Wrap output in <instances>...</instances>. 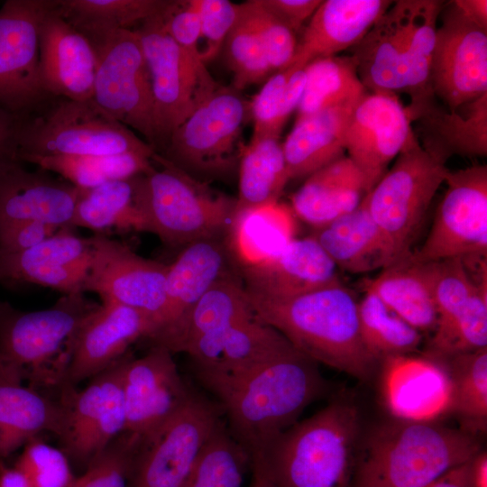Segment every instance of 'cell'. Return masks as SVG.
<instances>
[{"label": "cell", "mask_w": 487, "mask_h": 487, "mask_svg": "<svg viewBox=\"0 0 487 487\" xmlns=\"http://www.w3.org/2000/svg\"><path fill=\"white\" fill-rule=\"evenodd\" d=\"M207 390L216 397L228 431L252 463L262 459L304 409L329 389L317 363L292 345Z\"/></svg>", "instance_id": "6da1fadb"}, {"label": "cell", "mask_w": 487, "mask_h": 487, "mask_svg": "<svg viewBox=\"0 0 487 487\" xmlns=\"http://www.w3.org/2000/svg\"><path fill=\"white\" fill-rule=\"evenodd\" d=\"M379 364L382 401L396 419L431 422L451 413L452 384L441 362L408 354Z\"/></svg>", "instance_id": "44dd1931"}, {"label": "cell", "mask_w": 487, "mask_h": 487, "mask_svg": "<svg viewBox=\"0 0 487 487\" xmlns=\"http://www.w3.org/2000/svg\"><path fill=\"white\" fill-rule=\"evenodd\" d=\"M453 2L468 19L487 29L486 0H455Z\"/></svg>", "instance_id": "91938a15"}, {"label": "cell", "mask_w": 487, "mask_h": 487, "mask_svg": "<svg viewBox=\"0 0 487 487\" xmlns=\"http://www.w3.org/2000/svg\"><path fill=\"white\" fill-rule=\"evenodd\" d=\"M358 301L359 329L368 353L380 363L388 357L418 351L422 333L390 309L373 292Z\"/></svg>", "instance_id": "b9f144b4"}, {"label": "cell", "mask_w": 487, "mask_h": 487, "mask_svg": "<svg viewBox=\"0 0 487 487\" xmlns=\"http://www.w3.org/2000/svg\"><path fill=\"white\" fill-rule=\"evenodd\" d=\"M250 469L252 471L250 487H277L262 461L252 462Z\"/></svg>", "instance_id": "6125c7cd"}, {"label": "cell", "mask_w": 487, "mask_h": 487, "mask_svg": "<svg viewBox=\"0 0 487 487\" xmlns=\"http://www.w3.org/2000/svg\"><path fill=\"white\" fill-rule=\"evenodd\" d=\"M250 104L234 87L220 86L171 134L160 154L205 181L232 174L244 149Z\"/></svg>", "instance_id": "30bf717a"}, {"label": "cell", "mask_w": 487, "mask_h": 487, "mask_svg": "<svg viewBox=\"0 0 487 487\" xmlns=\"http://www.w3.org/2000/svg\"><path fill=\"white\" fill-rule=\"evenodd\" d=\"M487 347V276L482 278L471 298L447 323L432 333L426 352L434 359Z\"/></svg>", "instance_id": "bcb514c9"}, {"label": "cell", "mask_w": 487, "mask_h": 487, "mask_svg": "<svg viewBox=\"0 0 487 487\" xmlns=\"http://www.w3.org/2000/svg\"><path fill=\"white\" fill-rule=\"evenodd\" d=\"M17 117L0 107V167L19 161L16 144Z\"/></svg>", "instance_id": "6f0895ef"}, {"label": "cell", "mask_w": 487, "mask_h": 487, "mask_svg": "<svg viewBox=\"0 0 487 487\" xmlns=\"http://www.w3.org/2000/svg\"><path fill=\"white\" fill-rule=\"evenodd\" d=\"M125 355L92 377L84 389L77 391L67 384L60 393L64 418L57 437L60 448L79 473L125 430L122 386Z\"/></svg>", "instance_id": "5bb4252c"}, {"label": "cell", "mask_w": 487, "mask_h": 487, "mask_svg": "<svg viewBox=\"0 0 487 487\" xmlns=\"http://www.w3.org/2000/svg\"><path fill=\"white\" fill-rule=\"evenodd\" d=\"M305 67L289 66L270 76L250 103L253 121L251 140L280 138V133L303 95Z\"/></svg>", "instance_id": "ee69618b"}, {"label": "cell", "mask_w": 487, "mask_h": 487, "mask_svg": "<svg viewBox=\"0 0 487 487\" xmlns=\"http://www.w3.org/2000/svg\"><path fill=\"white\" fill-rule=\"evenodd\" d=\"M91 254V236L77 235L66 226L28 250L0 254V280L16 281L38 269L89 265Z\"/></svg>", "instance_id": "f6af8a7d"}, {"label": "cell", "mask_w": 487, "mask_h": 487, "mask_svg": "<svg viewBox=\"0 0 487 487\" xmlns=\"http://www.w3.org/2000/svg\"><path fill=\"white\" fill-rule=\"evenodd\" d=\"M416 141L407 106L397 94L381 91H368L355 105L345 136L346 156L363 175L369 191Z\"/></svg>", "instance_id": "ffe728a7"}, {"label": "cell", "mask_w": 487, "mask_h": 487, "mask_svg": "<svg viewBox=\"0 0 487 487\" xmlns=\"http://www.w3.org/2000/svg\"><path fill=\"white\" fill-rule=\"evenodd\" d=\"M81 189L49 171L25 170L21 161L0 167V226L38 220L69 226Z\"/></svg>", "instance_id": "484cf974"}, {"label": "cell", "mask_w": 487, "mask_h": 487, "mask_svg": "<svg viewBox=\"0 0 487 487\" xmlns=\"http://www.w3.org/2000/svg\"><path fill=\"white\" fill-rule=\"evenodd\" d=\"M152 155L130 152L106 156H25L20 161L56 173L79 189H88L145 173L153 166Z\"/></svg>", "instance_id": "f35d334b"}, {"label": "cell", "mask_w": 487, "mask_h": 487, "mask_svg": "<svg viewBox=\"0 0 487 487\" xmlns=\"http://www.w3.org/2000/svg\"><path fill=\"white\" fill-rule=\"evenodd\" d=\"M168 0H57L59 13L83 34L134 30Z\"/></svg>", "instance_id": "7bdbcfd3"}, {"label": "cell", "mask_w": 487, "mask_h": 487, "mask_svg": "<svg viewBox=\"0 0 487 487\" xmlns=\"http://www.w3.org/2000/svg\"><path fill=\"white\" fill-rule=\"evenodd\" d=\"M205 42L200 51L204 64L214 60L222 51L225 41L237 21L240 4L228 0H196Z\"/></svg>", "instance_id": "f5cc1de1"}, {"label": "cell", "mask_w": 487, "mask_h": 487, "mask_svg": "<svg viewBox=\"0 0 487 487\" xmlns=\"http://www.w3.org/2000/svg\"><path fill=\"white\" fill-rule=\"evenodd\" d=\"M161 13L134 29L140 36L151 79L156 153L163 151L172 133L220 87L206 64L186 52L169 35Z\"/></svg>", "instance_id": "8fae6325"}, {"label": "cell", "mask_w": 487, "mask_h": 487, "mask_svg": "<svg viewBox=\"0 0 487 487\" xmlns=\"http://www.w3.org/2000/svg\"><path fill=\"white\" fill-rule=\"evenodd\" d=\"M39 66L47 93L77 101L92 99L96 70L94 48L59 13L57 0L41 25Z\"/></svg>", "instance_id": "cb8c5ba5"}, {"label": "cell", "mask_w": 487, "mask_h": 487, "mask_svg": "<svg viewBox=\"0 0 487 487\" xmlns=\"http://www.w3.org/2000/svg\"><path fill=\"white\" fill-rule=\"evenodd\" d=\"M363 290L373 292L390 309L420 333L432 332L437 322L435 304L417 264L398 262L362 282Z\"/></svg>", "instance_id": "d590c367"}, {"label": "cell", "mask_w": 487, "mask_h": 487, "mask_svg": "<svg viewBox=\"0 0 487 487\" xmlns=\"http://www.w3.org/2000/svg\"><path fill=\"white\" fill-rule=\"evenodd\" d=\"M430 66V87L449 110L487 93V29L445 2Z\"/></svg>", "instance_id": "2e32d148"}, {"label": "cell", "mask_w": 487, "mask_h": 487, "mask_svg": "<svg viewBox=\"0 0 487 487\" xmlns=\"http://www.w3.org/2000/svg\"><path fill=\"white\" fill-rule=\"evenodd\" d=\"M304 69L306 83L297 118L333 106L355 105L368 93L352 55L317 58Z\"/></svg>", "instance_id": "8d00e7d4"}, {"label": "cell", "mask_w": 487, "mask_h": 487, "mask_svg": "<svg viewBox=\"0 0 487 487\" xmlns=\"http://www.w3.org/2000/svg\"><path fill=\"white\" fill-rule=\"evenodd\" d=\"M161 18L173 41L193 58L201 60V26L196 0H168Z\"/></svg>", "instance_id": "db71d44e"}, {"label": "cell", "mask_w": 487, "mask_h": 487, "mask_svg": "<svg viewBox=\"0 0 487 487\" xmlns=\"http://www.w3.org/2000/svg\"><path fill=\"white\" fill-rule=\"evenodd\" d=\"M223 49L227 67L234 75L235 89L241 90L265 82L272 75L263 43L242 3L237 21L228 33Z\"/></svg>", "instance_id": "c3c4849f"}, {"label": "cell", "mask_w": 487, "mask_h": 487, "mask_svg": "<svg viewBox=\"0 0 487 487\" xmlns=\"http://www.w3.org/2000/svg\"><path fill=\"white\" fill-rule=\"evenodd\" d=\"M55 0H7L0 8V107L17 115L43 98L39 66L41 23Z\"/></svg>", "instance_id": "ac0fdd59"}, {"label": "cell", "mask_w": 487, "mask_h": 487, "mask_svg": "<svg viewBox=\"0 0 487 487\" xmlns=\"http://www.w3.org/2000/svg\"><path fill=\"white\" fill-rule=\"evenodd\" d=\"M238 175L236 209L279 201L289 181L280 138L251 140L243 151Z\"/></svg>", "instance_id": "74e56055"}, {"label": "cell", "mask_w": 487, "mask_h": 487, "mask_svg": "<svg viewBox=\"0 0 487 487\" xmlns=\"http://www.w3.org/2000/svg\"><path fill=\"white\" fill-rule=\"evenodd\" d=\"M262 5L294 33L310 19L322 0H259Z\"/></svg>", "instance_id": "9f6ffc18"}, {"label": "cell", "mask_w": 487, "mask_h": 487, "mask_svg": "<svg viewBox=\"0 0 487 487\" xmlns=\"http://www.w3.org/2000/svg\"><path fill=\"white\" fill-rule=\"evenodd\" d=\"M473 460L450 469L423 487H474Z\"/></svg>", "instance_id": "680465c9"}, {"label": "cell", "mask_w": 487, "mask_h": 487, "mask_svg": "<svg viewBox=\"0 0 487 487\" xmlns=\"http://www.w3.org/2000/svg\"><path fill=\"white\" fill-rule=\"evenodd\" d=\"M63 418L60 397L29 386L21 371L0 356V459L42 433L58 436Z\"/></svg>", "instance_id": "4316f807"}, {"label": "cell", "mask_w": 487, "mask_h": 487, "mask_svg": "<svg viewBox=\"0 0 487 487\" xmlns=\"http://www.w3.org/2000/svg\"><path fill=\"white\" fill-rule=\"evenodd\" d=\"M253 316L242 280L228 271L195 305L171 353H185L191 345L221 335L235 323Z\"/></svg>", "instance_id": "836d02e7"}, {"label": "cell", "mask_w": 487, "mask_h": 487, "mask_svg": "<svg viewBox=\"0 0 487 487\" xmlns=\"http://www.w3.org/2000/svg\"><path fill=\"white\" fill-rule=\"evenodd\" d=\"M228 271L227 251L221 237L203 239L185 246L169 264L165 306L150 339L152 344L171 352L195 305Z\"/></svg>", "instance_id": "603a6c76"}, {"label": "cell", "mask_w": 487, "mask_h": 487, "mask_svg": "<svg viewBox=\"0 0 487 487\" xmlns=\"http://www.w3.org/2000/svg\"><path fill=\"white\" fill-rule=\"evenodd\" d=\"M61 228L63 227L38 220L0 226V254L15 253L28 250L56 234Z\"/></svg>", "instance_id": "11a10c76"}, {"label": "cell", "mask_w": 487, "mask_h": 487, "mask_svg": "<svg viewBox=\"0 0 487 487\" xmlns=\"http://www.w3.org/2000/svg\"><path fill=\"white\" fill-rule=\"evenodd\" d=\"M250 466L248 454L223 419L203 446L184 487H242Z\"/></svg>", "instance_id": "7dc6e473"}, {"label": "cell", "mask_w": 487, "mask_h": 487, "mask_svg": "<svg viewBox=\"0 0 487 487\" xmlns=\"http://www.w3.org/2000/svg\"><path fill=\"white\" fill-rule=\"evenodd\" d=\"M152 161L153 166L137 177V201L146 232L184 247L227 232L236 199L216 192L156 152Z\"/></svg>", "instance_id": "ba28073f"}, {"label": "cell", "mask_w": 487, "mask_h": 487, "mask_svg": "<svg viewBox=\"0 0 487 487\" xmlns=\"http://www.w3.org/2000/svg\"><path fill=\"white\" fill-rule=\"evenodd\" d=\"M474 487H487V455L481 451L473 460Z\"/></svg>", "instance_id": "be15d7a7"}, {"label": "cell", "mask_w": 487, "mask_h": 487, "mask_svg": "<svg viewBox=\"0 0 487 487\" xmlns=\"http://www.w3.org/2000/svg\"><path fill=\"white\" fill-rule=\"evenodd\" d=\"M138 176L81 189L69 227L87 228L96 234L111 229L146 232L137 201Z\"/></svg>", "instance_id": "e575fe53"}, {"label": "cell", "mask_w": 487, "mask_h": 487, "mask_svg": "<svg viewBox=\"0 0 487 487\" xmlns=\"http://www.w3.org/2000/svg\"><path fill=\"white\" fill-rule=\"evenodd\" d=\"M476 435L434 421L374 427L354 461L350 487H423L480 452Z\"/></svg>", "instance_id": "277c9868"}, {"label": "cell", "mask_w": 487, "mask_h": 487, "mask_svg": "<svg viewBox=\"0 0 487 487\" xmlns=\"http://www.w3.org/2000/svg\"><path fill=\"white\" fill-rule=\"evenodd\" d=\"M336 266L313 236L293 239L273 259L242 267L248 296L284 300L340 281Z\"/></svg>", "instance_id": "d4e9b609"}, {"label": "cell", "mask_w": 487, "mask_h": 487, "mask_svg": "<svg viewBox=\"0 0 487 487\" xmlns=\"http://www.w3.org/2000/svg\"><path fill=\"white\" fill-rule=\"evenodd\" d=\"M311 236L335 266L347 272L366 273L392 264L388 243L370 215L364 198L355 209L315 229Z\"/></svg>", "instance_id": "4dcf8cb0"}, {"label": "cell", "mask_w": 487, "mask_h": 487, "mask_svg": "<svg viewBox=\"0 0 487 487\" xmlns=\"http://www.w3.org/2000/svg\"><path fill=\"white\" fill-rule=\"evenodd\" d=\"M368 192L363 175L345 155L307 177L291 195L290 207L317 229L355 209Z\"/></svg>", "instance_id": "f546056e"}, {"label": "cell", "mask_w": 487, "mask_h": 487, "mask_svg": "<svg viewBox=\"0 0 487 487\" xmlns=\"http://www.w3.org/2000/svg\"><path fill=\"white\" fill-rule=\"evenodd\" d=\"M141 437L128 432L117 436L70 487H128Z\"/></svg>", "instance_id": "681fc988"}, {"label": "cell", "mask_w": 487, "mask_h": 487, "mask_svg": "<svg viewBox=\"0 0 487 487\" xmlns=\"http://www.w3.org/2000/svg\"><path fill=\"white\" fill-rule=\"evenodd\" d=\"M0 487H32L23 474L5 459H0Z\"/></svg>", "instance_id": "94428289"}, {"label": "cell", "mask_w": 487, "mask_h": 487, "mask_svg": "<svg viewBox=\"0 0 487 487\" xmlns=\"http://www.w3.org/2000/svg\"><path fill=\"white\" fill-rule=\"evenodd\" d=\"M122 386L125 430L142 439L155 433L189 400L194 391L181 377L173 354L153 345L142 357H124Z\"/></svg>", "instance_id": "d6986e66"}, {"label": "cell", "mask_w": 487, "mask_h": 487, "mask_svg": "<svg viewBox=\"0 0 487 487\" xmlns=\"http://www.w3.org/2000/svg\"><path fill=\"white\" fill-rule=\"evenodd\" d=\"M359 429L357 407L338 398L285 430L256 461L277 487H350Z\"/></svg>", "instance_id": "5b68a950"}, {"label": "cell", "mask_w": 487, "mask_h": 487, "mask_svg": "<svg viewBox=\"0 0 487 487\" xmlns=\"http://www.w3.org/2000/svg\"><path fill=\"white\" fill-rule=\"evenodd\" d=\"M17 159L25 156L152 155L153 148L90 99L48 95L17 115Z\"/></svg>", "instance_id": "52a82bcc"}, {"label": "cell", "mask_w": 487, "mask_h": 487, "mask_svg": "<svg viewBox=\"0 0 487 487\" xmlns=\"http://www.w3.org/2000/svg\"><path fill=\"white\" fill-rule=\"evenodd\" d=\"M445 183L446 189L425 242L419 249L399 262L423 263L458 257L486 258V164L450 170Z\"/></svg>", "instance_id": "9a60e30c"}, {"label": "cell", "mask_w": 487, "mask_h": 487, "mask_svg": "<svg viewBox=\"0 0 487 487\" xmlns=\"http://www.w3.org/2000/svg\"><path fill=\"white\" fill-rule=\"evenodd\" d=\"M98 305L84 292L63 294L53 306L35 311L0 301V356L21 371L29 386L60 392L77 333Z\"/></svg>", "instance_id": "8992f818"}, {"label": "cell", "mask_w": 487, "mask_h": 487, "mask_svg": "<svg viewBox=\"0 0 487 487\" xmlns=\"http://www.w3.org/2000/svg\"><path fill=\"white\" fill-rule=\"evenodd\" d=\"M355 105L333 106L296 119L282 142L289 180L306 179L345 155V136Z\"/></svg>", "instance_id": "1f68e13d"}, {"label": "cell", "mask_w": 487, "mask_h": 487, "mask_svg": "<svg viewBox=\"0 0 487 487\" xmlns=\"http://www.w3.org/2000/svg\"><path fill=\"white\" fill-rule=\"evenodd\" d=\"M414 264L429 288L437 314L436 327L458 314L479 280L487 276L486 258L458 257Z\"/></svg>", "instance_id": "ab89813d"}, {"label": "cell", "mask_w": 487, "mask_h": 487, "mask_svg": "<svg viewBox=\"0 0 487 487\" xmlns=\"http://www.w3.org/2000/svg\"><path fill=\"white\" fill-rule=\"evenodd\" d=\"M152 318L124 305L101 302L81 324L72 347L67 382L91 379L123 358L132 344L150 338Z\"/></svg>", "instance_id": "7402d4cb"}, {"label": "cell", "mask_w": 487, "mask_h": 487, "mask_svg": "<svg viewBox=\"0 0 487 487\" xmlns=\"http://www.w3.org/2000/svg\"><path fill=\"white\" fill-rule=\"evenodd\" d=\"M432 358V357H431ZM446 367L452 384L451 413L464 430L485 431L487 419V347L436 359Z\"/></svg>", "instance_id": "60d3db41"}, {"label": "cell", "mask_w": 487, "mask_h": 487, "mask_svg": "<svg viewBox=\"0 0 487 487\" xmlns=\"http://www.w3.org/2000/svg\"><path fill=\"white\" fill-rule=\"evenodd\" d=\"M84 35L96 58L92 100L109 116L141 134L154 150L152 85L138 32L115 30Z\"/></svg>", "instance_id": "7c38bea8"}, {"label": "cell", "mask_w": 487, "mask_h": 487, "mask_svg": "<svg viewBox=\"0 0 487 487\" xmlns=\"http://www.w3.org/2000/svg\"><path fill=\"white\" fill-rule=\"evenodd\" d=\"M296 219L280 200L235 209L226 232L230 250L242 267L266 262L296 238Z\"/></svg>", "instance_id": "d6a6232c"}, {"label": "cell", "mask_w": 487, "mask_h": 487, "mask_svg": "<svg viewBox=\"0 0 487 487\" xmlns=\"http://www.w3.org/2000/svg\"><path fill=\"white\" fill-rule=\"evenodd\" d=\"M223 419L217 402L194 391L171 419L141 438L128 487H184L203 446Z\"/></svg>", "instance_id": "4fadbf2b"}, {"label": "cell", "mask_w": 487, "mask_h": 487, "mask_svg": "<svg viewBox=\"0 0 487 487\" xmlns=\"http://www.w3.org/2000/svg\"><path fill=\"white\" fill-rule=\"evenodd\" d=\"M92 254L84 292L102 302L138 309L153 323V335L166 299L169 264L146 259L121 242L103 234L91 236Z\"/></svg>", "instance_id": "e0dca14e"}, {"label": "cell", "mask_w": 487, "mask_h": 487, "mask_svg": "<svg viewBox=\"0 0 487 487\" xmlns=\"http://www.w3.org/2000/svg\"><path fill=\"white\" fill-rule=\"evenodd\" d=\"M407 108L418 124L420 145L440 161L487 155V93L455 110L438 106L435 96Z\"/></svg>", "instance_id": "83f0119b"}, {"label": "cell", "mask_w": 487, "mask_h": 487, "mask_svg": "<svg viewBox=\"0 0 487 487\" xmlns=\"http://www.w3.org/2000/svg\"><path fill=\"white\" fill-rule=\"evenodd\" d=\"M449 171L418 139L398 155L364 197L367 209L390 247L391 265L410 254L431 202Z\"/></svg>", "instance_id": "9c48e42d"}, {"label": "cell", "mask_w": 487, "mask_h": 487, "mask_svg": "<svg viewBox=\"0 0 487 487\" xmlns=\"http://www.w3.org/2000/svg\"><path fill=\"white\" fill-rule=\"evenodd\" d=\"M247 296L256 318L316 362L368 381L379 363L364 347L358 301L341 281L284 300Z\"/></svg>", "instance_id": "7a4b0ae2"}, {"label": "cell", "mask_w": 487, "mask_h": 487, "mask_svg": "<svg viewBox=\"0 0 487 487\" xmlns=\"http://www.w3.org/2000/svg\"><path fill=\"white\" fill-rule=\"evenodd\" d=\"M14 466L32 487H70L77 477L64 452L40 437L24 445Z\"/></svg>", "instance_id": "f907efd6"}, {"label": "cell", "mask_w": 487, "mask_h": 487, "mask_svg": "<svg viewBox=\"0 0 487 487\" xmlns=\"http://www.w3.org/2000/svg\"><path fill=\"white\" fill-rule=\"evenodd\" d=\"M445 1L398 0L351 50L369 92L406 93L410 104L434 96L430 66Z\"/></svg>", "instance_id": "3957f363"}, {"label": "cell", "mask_w": 487, "mask_h": 487, "mask_svg": "<svg viewBox=\"0 0 487 487\" xmlns=\"http://www.w3.org/2000/svg\"><path fill=\"white\" fill-rule=\"evenodd\" d=\"M253 26L259 34L272 71L290 66L298 40L288 26L265 9L259 0L242 3Z\"/></svg>", "instance_id": "816d5d0a"}, {"label": "cell", "mask_w": 487, "mask_h": 487, "mask_svg": "<svg viewBox=\"0 0 487 487\" xmlns=\"http://www.w3.org/2000/svg\"><path fill=\"white\" fill-rule=\"evenodd\" d=\"M391 4L389 0L322 1L298 41L290 66L302 68L317 58L352 49Z\"/></svg>", "instance_id": "f1b7e54d"}]
</instances>
